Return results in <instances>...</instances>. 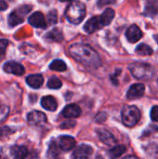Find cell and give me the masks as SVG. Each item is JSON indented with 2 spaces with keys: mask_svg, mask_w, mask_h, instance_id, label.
Wrapping results in <instances>:
<instances>
[{
  "mask_svg": "<svg viewBox=\"0 0 158 159\" xmlns=\"http://www.w3.org/2000/svg\"><path fill=\"white\" fill-rule=\"evenodd\" d=\"M8 46V41L7 39H0V55L4 54Z\"/></svg>",
  "mask_w": 158,
  "mask_h": 159,
  "instance_id": "cell-28",
  "label": "cell"
},
{
  "mask_svg": "<svg viewBox=\"0 0 158 159\" xmlns=\"http://www.w3.org/2000/svg\"><path fill=\"white\" fill-rule=\"evenodd\" d=\"M103 26L104 25L101 20V17L95 16V17H92L91 19H89L86 22V24L84 25V30L88 34H92V33L96 32L97 30H100Z\"/></svg>",
  "mask_w": 158,
  "mask_h": 159,
  "instance_id": "cell-7",
  "label": "cell"
},
{
  "mask_svg": "<svg viewBox=\"0 0 158 159\" xmlns=\"http://www.w3.org/2000/svg\"><path fill=\"white\" fill-rule=\"evenodd\" d=\"M129 71L134 77L140 80H149L154 75V69L151 65L142 62H134L129 65Z\"/></svg>",
  "mask_w": 158,
  "mask_h": 159,
  "instance_id": "cell-3",
  "label": "cell"
},
{
  "mask_svg": "<svg viewBox=\"0 0 158 159\" xmlns=\"http://www.w3.org/2000/svg\"><path fill=\"white\" fill-rule=\"evenodd\" d=\"M81 115V108L77 104H69L62 110V116L66 118H76Z\"/></svg>",
  "mask_w": 158,
  "mask_h": 159,
  "instance_id": "cell-14",
  "label": "cell"
},
{
  "mask_svg": "<svg viewBox=\"0 0 158 159\" xmlns=\"http://www.w3.org/2000/svg\"><path fill=\"white\" fill-rule=\"evenodd\" d=\"M136 52L139 55H142V56H149L153 54V48H150L148 45L146 44H140L137 48H136Z\"/></svg>",
  "mask_w": 158,
  "mask_h": 159,
  "instance_id": "cell-22",
  "label": "cell"
},
{
  "mask_svg": "<svg viewBox=\"0 0 158 159\" xmlns=\"http://www.w3.org/2000/svg\"><path fill=\"white\" fill-rule=\"evenodd\" d=\"M151 118L153 121L158 122V106H154L151 110Z\"/></svg>",
  "mask_w": 158,
  "mask_h": 159,
  "instance_id": "cell-29",
  "label": "cell"
},
{
  "mask_svg": "<svg viewBox=\"0 0 158 159\" xmlns=\"http://www.w3.org/2000/svg\"><path fill=\"white\" fill-rule=\"evenodd\" d=\"M47 20L50 24H55L58 20V16H57V11L56 10H51L48 15H47Z\"/></svg>",
  "mask_w": 158,
  "mask_h": 159,
  "instance_id": "cell-27",
  "label": "cell"
},
{
  "mask_svg": "<svg viewBox=\"0 0 158 159\" xmlns=\"http://www.w3.org/2000/svg\"><path fill=\"white\" fill-rule=\"evenodd\" d=\"M13 159H26L28 156V149L25 146H13L10 150Z\"/></svg>",
  "mask_w": 158,
  "mask_h": 159,
  "instance_id": "cell-17",
  "label": "cell"
},
{
  "mask_svg": "<svg viewBox=\"0 0 158 159\" xmlns=\"http://www.w3.org/2000/svg\"><path fill=\"white\" fill-rule=\"evenodd\" d=\"M7 131H12L8 127H5V128H0V136H5L7 135Z\"/></svg>",
  "mask_w": 158,
  "mask_h": 159,
  "instance_id": "cell-31",
  "label": "cell"
},
{
  "mask_svg": "<svg viewBox=\"0 0 158 159\" xmlns=\"http://www.w3.org/2000/svg\"><path fill=\"white\" fill-rule=\"evenodd\" d=\"M49 68L53 71H58V72H64L67 69L66 63L61 61V60H55L49 64Z\"/></svg>",
  "mask_w": 158,
  "mask_h": 159,
  "instance_id": "cell-21",
  "label": "cell"
},
{
  "mask_svg": "<svg viewBox=\"0 0 158 159\" xmlns=\"http://www.w3.org/2000/svg\"><path fill=\"white\" fill-rule=\"evenodd\" d=\"M8 113H9V108L6 105L0 106V124L7 119Z\"/></svg>",
  "mask_w": 158,
  "mask_h": 159,
  "instance_id": "cell-26",
  "label": "cell"
},
{
  "mask_svg": "<svg viewBox=\"0 0 158 159\" xmlns=\"http://www.w3.org/2000/svg\"><path fill=\"white\" fill-rule=\"evenodd\" d=\"M3 69L5 72L8 73V74H12L15 75H22L25 73V69L24 67L15 61H7L4 64Z\"/></svg>",
  "mask_w": 158,
  "mask_h": 159,
  "instance_id": "cell-8",
  "label": "cell"
},
{
  "mask_svg": "<svg viewBox=\"0 0 158 159\" xmlns=\"http://www.w3.org/2000/svg\"><path fill=\"white\" fill-rule=\"evenodd\" d=\"M126 151H127V148L125 145H116V146L113 147L111 150H109L108 156L113 159L118 158L119 157L124 155L126 153Z\"/></svg>",
  "mask_w": 158,
  "mask_h": 159,
  "instance_id": "cell-19",
  "label": "cell"
},
{
  "mask_svg": "<svg viewBox=\"0 0 158 159\" xmlns=\"http://www.w3.org/2000/svg\"><path fill=\"white\" fill-rule=\"evenodd\" d=\"M41 105L44 109L50 111V112H54L58 108V103H57L56 99L50 95L45 96L41 99Z\"/></svg>",
  "mask_w": 158,
  "mask_h": 159,
  "instance_id": "cell-15",
  "label": "cell"
},
{
  "mask_svg": "<svg viewBox=\"0 0 158 159\" xmlns=\"http://www.w3.org/2000/svg\"><path fill=\"white\" fill-rule=\"evenodd\" d=\"M74 125H75V122H74V121L69 120V122L67 121V122L61 124V129H68V128H73Z\"/></svg>",
  "mask_w": 158,
  "mask_h": 159,
  "instance_id": "cell-30",
  "label": "cell"
},
{
  "mask_svg": "<svg viewBox=\"0 0 158 159\" xmlns=\"http://www.w3.org/2000/svg\"><path fill=\"white\" fill-rule=\"evenodd\" d=\"M26 82L31 88L37 89L41 88V86L43 85L44 78L41 75H31L27 76Z\"/></svg>",
  "mask_w": 158,
  "mask_h": 159,
  "instance_id": "cell-18",
  "label": "cell"
},
{
  "mask_svg": "<svg viewBox=\"0 0 158 159\" xmlns=\"http://www.w3.org/2000/svg\"><path fill=\"white\" fill-rule=\"evenodd\" d=\"M27 121L30 125L37 126V125H41L45 123L47 121V116L44 113L40 111H33L28 114Z\"/></svg>",
  "mask_w": 158,
  "mask_h": 159,
  "instance_id": "cell-10",
  "label": "cell"
},
{
  "mask_svg": "<svg viewBox=\"0 0 158 159\" xmlns=\"http://www.w3.org/2000/svg\"><path fill=\"white\" fill-rule=\"evenodd\" d=\"M65 15L70 22L78 24L84 20L86 16V6L78 1L71 2L66 8Z\"/></svg>",
  "mask_w": 158,
  "mask_h": 159,
  "instance_id": "cell-2",
  "label": "cell"
},
{
  "mask_svg": "<svg viewBox=\"0 0 158 159\" xmlns=\"http://www.w3.org/2000/svg\"><path fill=\"white\" fill-rule=\"evenodd\" d=\"M32 9L31 6H22L14 11H12L8 16V24L9 26H16L24 20V16Z\"/></svg>",
  "mask_w": 158,
  "mask_h": 159,
  "instance_id": "cell-5",
  "label": "cell"
},
{
  "mask_svg": "<svg viewBox=\"0 0 158 159\" xmlns=\"http://www.w3.org/2000/svg\"><path fill=\"white\" fill-rule=\"evenodd\" d=\"M98 136H99L100 140L106 145H112V144L115 143V142H116L114 135L111 132H109L108 130L103 129H101L98 130Z\"/></svg>",
  "mask_w": 158,
  "mask_h": 159,
  "instance_id": "cell-16",
  "label": "cell"
},
{
  "mask_svg": "<svg viewBox=\"0 0 158 159\" xmlns=\"http://www.w3.org/2000/svg\"><path fill=\"white\" fill-rule=\"evenodd\" d=\"M61 86H62L61 81L55 76L49 78L47 81V87L51 89H58L61 88Z\"/></svg>",
  "mask_w": 158,
  "mask_h": 159,
  "instance_id": "cell-25",
  "label": "cell"
},
{
  "mask_svg": "<svg viewBox=\"0 0 158 159\" xmlns=\"http://www.w3.org/2000/svg\"><path fill=\"white\" fill-rule=\"evenodd\" d=\"M126 36L130 43H136L142 37V32L138 25L133 24L127 30Z\"/></svg>",
  "mask_w": 158,
  "mask_h": 159,
  "instance_id": "cell-12",
  "label": "cell"
},
{
  "mask_svg": "<svg viewBox=\"0 0 158 159\" xmlns=\"http://www.w3.org/2000/svg\"><path fill=\"white\" fill-rule=\"evenodd\" d=\"M46 38L51 41H61L62 40V34L59 29H53L46 34Z\"/></svg>",
  "mask_w": 158,
  "mask_h": 159,
  "instance_id": "cell-23",
  "label": "cell"
},
{
  "mask_svg": "<svg viewBox=\"0 0 158 159\" xmlns=\"http://www.w3.org/2000/svg\"><path fill=\"white\" fill-rule=\"evenodd\" d=\"M69 54L78 62L88 69H97L102 65L99 54L86 44L75 43L69 47Z\"/></svg>",
  "mask_w": 158,
  "mask_h": 159,
  "instance_id": "cell-1",
  "label": "cell"
},
{
  "mask_svg": "<svg viewBox=\"0 0 158 159\" xmlns=\"http://www.w3.org/2000/svg\"><path fill=\"white\" fill-rule=\"evenodd\" d=\"M28 21H29V23H30L32 26L36 27V28H43V29H45V28L47 27L46 19H45L43 13L39 12V11L33 13V14L29 17Z\"/></svg>",
  "mask_w": 158,
  "mask_h": 159,
  "instance_id": "cell-11",
  "label": "cell"
},
{
  "mask_svg": "<svg viewBox=\"0 0 158 159\" xmlns=\"http://www.w3.org/2000/svg\"><path fill=\"white\" fill-rule=\"evenodd\" d=\"M75 140L71 136H61L59 138V147L65 152L74 149L75 147Z\"/></svg>",
  "mask_w": 158,
  "mask_h": 159,
  "instance_id": "cell-13",
  "label": "cell"
},
{
  "mask_svg": "<svg viewBox=\"0 0 158 159\" xmlns=\"http://www.w3.org/2000/svg\"><path fill=\"white\" fill-rule=\"evenodd\" d=\"M141 119V111L134 105L125 106L122 110V121L127 127L136 126Z\"/></svg>",
  "mask_w": 158,
  "mask_h": 159,
  "instance_id": "cell-4",
  "label": "cell"
},
{
  "mask_svg": "<svg viewBox=\"0 0 158 159\" xmlns=\"http://www.w3.org/2000/svg\"><path fill=\"white\" fill-rule=\"evenodd\" d=\"M59 156V149L57 144L52 142L49 145L48 151H47V158L48 159H57Z\"/></svg>",
  "mask_w": 158,
  "mask_h": 159,
  "instance_id": "cell-24",
  "label": "cell"
},
{
  "mask_svg": "<svg viewBox=\"0 0 158 159\" xmlns=\"http://www.w3.org/2000/svg\"><path fill=\"white\" fill-rule=\"evenodd\" d=\"M93 153V148L87 144L79 145L72 154V159H88Z\"/></svg>",
  "mask_w": 158,
  "mask_h": 159,
  "instance_id": "cell-6",
  "label": "cell"
},
{
  "mask_svg": "<svg viewBox=\"0 0 158 159\" xmlns=\"http://www.w3.org/2000/svg\"><path fill=\"white\" fill-rule=\"evenodd\" d=\"M122 159H139L137 157H135V156H128V157H124V158Z\"/></svg>",
  "mask_w": 158,
  "mask_h": 159,
  "instance_id": "cell-33",
  "label": "cell"
},
{
  "mask_svg": "<svg viewBox=\"0 0 158 159\" xmlns=\"http://www.w3.org/2000/svg\"><path fill=\"white\" fill-rule=\"evenodd\" d=\"M7 8V3L5 1H0V12L4 11Z\"/></svg>",
  "mask_w": 158,
  "mask_h": 159,
  "instance_id": "cell-32",
  "label": "cell"
},
{
  "mask_svg": "<svg viewBox=\"0 0 158 159\" xmlns=\"http://www.w3.org/2000/svg\"><path fill=\"white\" fill-rule=\"evenodd\" d=\"M155 38H156V40L157 41V43H158V35H155Z\"/></svg>",
  "mask_w": 158,
  "mask_h": 159,
  "instance_id": "cell-34",
  "label": "cell"
},
{
  "mask_svg": "<svg viewBox=\"0 0 158 159\" xmlns=\"http://www.w3.org/2000/svg\"><path fill=\"white\" fill-rule=\"evenodd\" d=\"M0 159H7L6 157H0Z\"/></svg>",
  "mask_w": 158,
  "mask_h": 159,
  "instance_id": "cell-35",
  "label": "cell"
},
{
  "mask_svg": "<svg viewBox=\"0 0 158 159\" xmlns=\"http://www.w3.org/2000/svg\"><path fill=\"white\" fill-rule=\"evenodd\" d=\"M115 10L113 8H106L103 13L100 16L101 20L103 23V25H108L111 23V21L113 20V19L115 18Z\"/></svg>",
  "mask_w": 158,
  "mask_h": 159,
  "instance_id": "cell-20",
  "label": "cell"
},
{
  "mask_svg": "<svg viewBox=\"0 0 158 159\" xmlns=\"http://www.w3.org/2000/svg\"><path fill=\"white\" fill-rule=\"evenodd\" d=\"M144 91H145V87L143 84H142V83L134 84L129 88V91L127 92V98L129 100L139 99L143 96Z\"/></svg>",
  "mask_w": 158,
  "mask_h": 159,
  "instance_id": "cell-9",
  "label": "cell"
}]
</instances>
